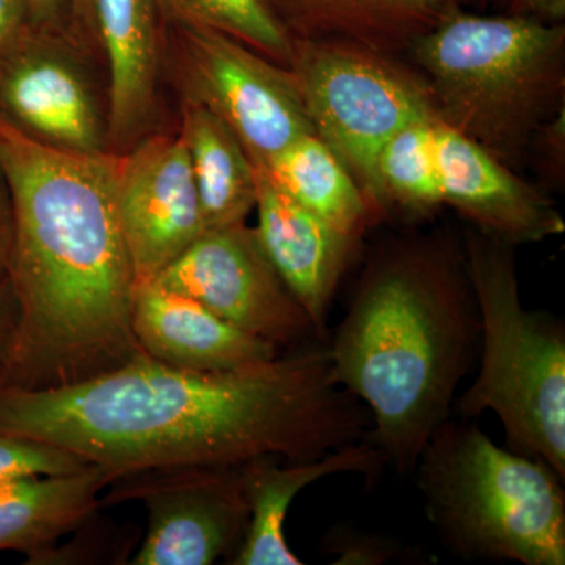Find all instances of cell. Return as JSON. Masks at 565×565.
<instances>
[{"mask_svg":"<svg viewBox=\"0 0 565 565\" xmlns=\"http://www.w3.org/2000/svg\"><path fill=\"white\" fill-rule=\"evenodd\" d=\"M430 525L468 561L565 564L564 479L500 448L475 419H446L415 465Z\"/></svg>","mask_w":565,"mask_h":565,"instance_id":"5","label":"cell"},{"mask_svg":"<svg viewBox=\"0 0 565 565\" xmlns=\"http://www.w3.org/2000/svg\"><path fill=\"white\" fill-rule=\"evenodd\" d=\"M509 13L561 24L565 18V0H512Z\"/></svg>","mask_w":565,"mask_h":565,"instance_id":"31","label":"cell"},{"mask_svg":"<svg viewBox=\"0 0 565 565\" xmlns=\"http://www.w3.org/2000/svg\"><path fill=\"white\" fill-rule=\"evenodd\" d=\"M539 169L556 188L564 182L565 172V109L545 122L531 141Z\"/></svg>","mask_w":565,"mask_h":565,"instance_id":"26","label":"cell"},{"mask_svg":"<svg viewBox=\"0 0 565 565\" xmlns=\"http://www.w3.org/2000/svg\"><path fill=\"white\" fill-rule=\"evenodd\" d=\"M370 429V411L334 382L319 340L237 370H182L141 352L79 384L0 386V433L58 446L111 479L259 457L308 462Z\"/></svg>","mask_w":565,"mask_h":565,"instance_id":"1","label":"cell"},{"mask_svg":"<svg viewBox=\"0 0 565 565\" xmlns=\"http://www.w3.org/2000/svg\"><path fill=\"white\" fill-rule=\"evenodd\" d=\"M93 467L88 460L35 438L0 433V482L33 476L77 473Z\"/></svg>","mask_w":565,"mask_h":565,"instance_id":"25","label":"cell"},{"mask_svg":"<svg viewBox=\"0 0 565 565\" xmlns=\"http://www.w3.org/2000/svg\"><path fill=\"white\" fill-rule=\"evenodd\" d=\"M21 308L10 278L0 281V386L6 379L18 332H20Z\"/></svg>","mask_w":565,"mask_h":565,"instance_id":"27","label":"cell"},{"mask_svg":"<svg viewBox=\"0 0 565 565\" xmlns=\"http://www.w3.org/2000/svg\"><path fill=\"white\" fill-rule=\"evenodd\" d=\"M117 161L41 143L0 117V172L14 217L9 278L21 308L2 386L79 384L143 352L132 332L137 281Z\"/></svg>","mask_w":565,"mask_h":565,"instance_id":"2","label":"cell"},{"mask_svg":"<svg viewBox=\"0 0 565 565\" xmlns=\"http://www.w3.org/2000/svg\"><path fill=\"white\" fill-rule=\"evenodd\" d=\"M479 348L462 239L448 232L382 244L327 344L334 382L366 405V438L399 475L414 473L424 445L451 415Z\"/></svg>","mask_w":565,"mask_h":565,"instance_id":"3","label":"cell"},{"mask_svg":"<svg viewBox=\"0 0 565 565\" xmlns=\"http://www.w3.org/2000/svg\"><path fill=\"white\" fill-rule=\"evenodd\" d=\"M71 10L79 22L88 25V7L87 0H70Z\"/></svg>","mask_w":565,"mask_h":565,"instance_id":"33","label":"cell"},{"mask_svg":"<svg viewBox=\"0 0 565 565\" xmlns=\"http://www.w3.org/2000/svg\"><path fill=\"white\" fill-rule=\"evenodd\" d=\"M185 99L202 104L243 141L252 161L315 134L296 76L243 41L211 29H178Z\"/></svg>","mask_w":565,"mask_h":565,"instance_id":"9","label":"cell"},{"mask_svg":"<svg viewBox=\"0 0 565 565\" xmlns=\"http://www.w3.org/2000/svg\"><path fill=\"white\" fill-rule=\"evenodd\" d=\"M51 32L29 25L0 54V117L50 147L106 152L107 129L90 88Z\"/></svg>","mask_w":565,"mask_h":565,"instance_id":"12","label":"cell"},{"mask_svg":"<svg viewBox=\"0 0 565 565\" xmlns=\"http://www.w3.org/2000/svg\"><path fill=\"white\" fill-rule=\"evenodd\" d=\"M435 141L444 204L473 228L514 247L565 232L563 215L545 192L438 118Z\"/></svg>","mask_w":565,"mask_h":565,"instance_id":"13","label":"cell"},{"mask_svg":"<svg viewBox=\"0 0 565 565\" xmlns=\"http://www.w3.org/2000/svg\"><path fill=\"white\" fill-rule=\"evenodd\" d=\"M114 481L103 468L0 482V553L29 559L57 544L95 512Z\"/></svg>","mask_w":565,"mask_h":565,"instance_id":"19","label":"cell"},{"mask_svg":"<svg viewBox=\"0 0 565 565\" xmlns=\"http://www.w3.org/2000/svg\"><path fill=\"white\" fill-rule=\"evenodd\" d=\"M181 139L191 158L204 230L243 223L256 204V173L243 141L214 111L184 99Z\"/></svg>","mask_w":565,"mask_h":565,"instance_id":"20","label":"cell"},{"mask_svg":"<svg viewBox=\"0 0 565 565\" xmlns=\"http://www.w3.org/2000/svg\"><path fill=\"white\" fill-rule=\"evenodd\" d=\"M66 3L70 0H28L31 25L54 31L61 24Z\"/></svg>","mask_w":565,"mask_h":565,"instance_id":"32","label":"cell"},{"mask_svg":"<svg viewBox=\"0 0 565 565\" xmlns=\"http://www.w3.org/2000/svg\"><path fill=\"white\" fill-rule=\"evenodd\" d=\"M99 512L88 516L65 545L54 544L50 548L25 561L28 565H95L129 564V555L140 545L141 535L136 526H120L103 519Z\"/></svg>","mask_w":565,"mask_h":565,"instance_id":"24","label":"cell"},{"mask_svg":"<svg viewBox=\"0 0 565 565\" xmlns=\"http://www.w3.org/2000/svg\"><path fill=\"white\" fill-rule=\"evenodd\" d=\"M289 68L315 134L340 159L377 217L388 212L377 163L405 122L435 114L423 77L352 41H297Z\"/></svg>","mask_w":565,"mask_h":565,"instance_id":"7","label":"cell"},{"mask_svg":"<svg viewBox=\"0 0 565 565\" xmlns=\"http://www.w3.org/2000/svg\"><path fill=\"white\" fill-rule=\"evenodd\" d=\"M28 0H0V54L28 31Z\"/></svg>","mask_w":565,"mask_h":565,"instance_id":"29","label":"cell"},{"mask_svg":"<svg viewBox=\"0 0 565 565\" xmlns=\"http://www.w3.org/2000/svg\"><path fill=\"white\" fill-rule=\"evenodd\" d=\"M341 553V564H382L396 552V546L385 539L363 537L345 541L337 546Z\"/></svg>","mask_w":565,"mask_h":565,"instance_id":"28","label":"cell"},{"mask_svg":"<svg viewBox=\"0 0 565 565\" xmlns=\"http://www.w3.org/2000/svg\"><path fill=\"white\" fill-rule=\"evenodd\" d=\"M296 202L334 228L359 239L377 217L340 159L316 134H305L266 163Z\"/></svg>","mask_w":565,"mask_h":565,"instance_id":"21","label":"cell"},{"mask_svg":"<svg viewBox=\"0 0 565 565\" xmlns=\"http://www.w3.org/2000/svg\"><path fill=\"white\" fill-rule=\"evenodd\" d=\"M239 467L189 465L115 478L99 498L102 509L140 501L148 512L147 534L129 564L232 563L250 516Z\"/></svg>","mask_w":565,"mask_h":565,"instance_id":"8","label":"cell"},{"mask_svg":"<svg viewBox=\"0 0 565 565\" xmlns=\"http://www.w3.org/2000/svg\"><path fill=\"white\" fill-rule=\"evenodd\" d=\"M252 162L259 243L326 343L327 313L359 239L296 202L266 163Z\"/></svg>","mask_w":565,"mask_h":565,"instance_id":"14","label":"cell"},{"mask_svg":"<svg viewBox=\"0 0 565 565\" xmlns=\"http://www.w3.org/2000/svg\"><path fill=\"white\" fill-rule=\"evenodd\" d=\"M297 41H352L396 54L435 28L455 0H258Z\"/></svg>","mask_w":565,"mask_h":565,"instance_id":"18","label":"cell"},{"mask_svg":"<svg viewBox=\"0 0 565 565\" xmlns=\"http://www.w3.org/2000/svg\"><path fill=\"white\" fill-rule=\"evenodd\" d=\"M386 465L367 438L343 446L321 459L281 465L278 457H259L241 465L248 527L233 565H302L285 537L289 508L305 487L338 473H362L373 479Z\"/></svg>","mask_w":565,"mask_h":565,"instance_id":"16","label":"cell"},{"mask_svg":"<svg viewBox=\"0 0 565 565\" xmlns=\"http://www.w3.org/2000/svg\"><path fill=\"white\" fill-rule=\"evenodd\" d=\"M14 217L13 204L7 182L0 172V281L9 277L11 253H13Z\"/></svg>","mask_w":565,"mask_h":565,"instance_id":"30","label":"cell"},{"mask_svg":"<svg viewBox=\"0 0 565 565\" xmlns=\"http://www.w3.org/2000/svg\"><path fill=\"white\" fill-rule=\"evenodd\" d=\"M152 281L192 297L223 321L277 348L319 340L302 305L264 252L256 230L245 222L206 230Z\"/></svg>","mask_w":565,"mask_h":565,"instance_id":"10","label":"cell"},{"mask_svg":"<svg viewBox=\"0 0 565 565\" xmlns=\"http://www.w3.org/2000/svg\"><path fill=\"white\" fill-rule=\"evenodd\" d=\"M159 18L177 29H211L243 41L282 66L294 43L258 0H152Z\"/></svg>","mask_w":565,"mask_h":565,"instance_id":"23","label":"cell"},{"mask_svg":"<svg viewBox=\"0 0 565 565\" xmlns=\"http://www.w3.org/2000/svg\"><path fill=\"white\" fill-rule=\"evenodd\" d=\"M435 121L429 114L405 122L382 148L377 173L388 211L423 215L444 204Z\"/></svg>","mask_w":565,"mask_h":565,"instance_id":"22","label":"cell"},{"mask_svg":"<svg viewBox=\"0 0 565 565\" xmlns=\"http://www.w3.org/2000/svg\"><path fill=\"white\" fill-rule=\"evenodd\" d=\"M88 28L109 65V125L115 145L140 136L154 114L159 81V14L152 0H87Z\"/></svg>","mask_w":565,"mask_h":565,"instance_id":"17","label":"cell"},{"mask_svg":"<svg viewBox=\"0 0 565 565\" xmlns=\"http://www.w3.org/2000/svg\"><path fill=\"white\" fill-rule=\"evenodd\" d=\"M117 204L137 286L154 280L206 232L180 134L148 137L118 156Z\"/></svg>","mask_w":565,"mask_h":565,"instance_id":"11","label":"cell"},{"mask_svg":"<svg viewBox=\"0 0 565 565\" xmlns=\"http://www.w3.org/2000/svg\"><path fill=\"white\" fill-rule=\"evenodd\" d=\"M132 332L147 355L182 370H237L281 353L277 345L223 321L192 297L154 281L137 286Z\"/></svg>","mask_w":565,"mask_h":565,"instance_id":"15","label":"cell"},{"mask_svg":"<svg viewBox=\"0 0 565 565\" xmlns=\"http://www.w3.org/2000/svg\"><path fill=\"white\" fill-rule=\"evenodd\" d=\"M435 115L519 170L535 132L565 109V28L455 7L408 46Z\"/></svg>","mask_w":565,"mask_h":565,"instance_id":"4","label":"cell"},{"mask_svg":"<svg viewBox=\"0 0 565 565\" xmlns=\"http://www.w3.org/2000/svg\"><path fill=\"white\" fill-rule=\"evenodd\" d=\"M462 247L481 316V348L475 382L452 411L468 419L494 412L505 448L544 460L565 479L564 323L523 307L514 245L471 226Z\"/></svg>","mask_w":565,"mask_h":565,"instance_id":"6","label":"cell"}]
</instances>
